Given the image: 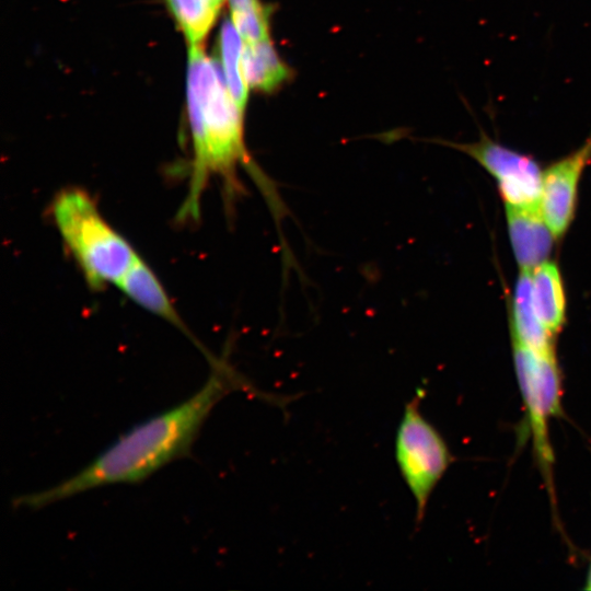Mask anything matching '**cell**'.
<instances>
[{
    "label": "cell",
    "instance_id": "obj_1",
    "mask_svg": "<svg viewBox=\"0 0 591 591\" xmlns=\"http://www.w3.org/2000/svg\"><path fill=\"white\" fill-rule=\"evenodd\" d=\"M211 368L204 385L187 399L131 427L76 474L15 497L13 506L37 510L102 486L142 482L190 453L211 410L232 391H245L280 407L288 403V396L282 399L255 389L225 361L218 359Z\"/></svg>",
    "mask_w": 591,
    "mask_h": 591
},
{
    "label": "cell",
    "instance_id": "obj_2",
    "mask_svg": "<svg viewBox=\"0 0 591 591\" xmlns=\"http://www.w3.org/2000/svg\"><path fill=\"white\" fill-rule=\"evenodd\" d=\"M187 113L193 139L188 192L178 220H197L202 193L211 176L222 181L229 208L243 192L237 167L246 169L263 194L277 225L288 211L274 182L250 158L243 136V112L232 97L220 63L200 45L189 46Z\"/></svg>",
    "mask_w": 591,
    "mask_h": 591
},
{
    "label": "cell",
    "instance_id": "obj_3",
    "mask_svg": "<svg viewBox=\"0 0 591 591\" xmlns=\"http://www.w3.org/2000/svg\"><path fill=\"white\" fill-rule=\"evenodd\" d=\"M54 223L88 286L101 290L117 285L140 257L102 216L88 192L70 187L51 205Z\"/></svg>",
    "mask_w": 591,
    "mask_h": 591
},
{
    "label": "cell",
    "instance_id": "obj_4",
    "mask_svg": "<svg viewBox=\"0 0 591 591\" xmlns=\"http://www.w3.org/2000/svg\"><path fill=\"white\" fill-rule=\"evenodd\" d=\"M422 395L417 393L404 406L395 436V460L416 503L419 525L432 491L454 457L439 430L420 410Z\"/></svg>",
    "mask_w": 591,
    "mask_h": 591
},
{
    "label": "cell",
    "instance_id": "obj_5",
    "mask_svg": "<svg viewBox=\"0 0 591 591\" xmlns=\"http://www.w3.org/2000/svg\"><path fill=\"white\" fill-rule=\"evenodd\" d=\"M515 374L532 429L534 451L551 478L553 451L548 420L561 410V378L556 356L535 352L512 341Z\"/></svg>",
    "mask_w": 591,
    "mask_h": 591
},
{
    "label": "cell",
    "instance_id": "obj_6",
    "mask_svg": "<svg viewBox=\"0 0 591 591\" xmlns=\"http://www.w3.org/2000/svg\"><path fill=\"white\" fill-rule=\"evenodd\" d=\"M445 143L470 155L497 181L506 207H540L543 171L532 157L508 148L485 134L475 142Z\"/></svg>",
    "mask_w": 591,
    "mask_h": 591
},
{
    "label": "cell",
    "instance_id": "obj_7",
    "mask_svg": "<svg viewBox=\"0 0 591 591\" xmlns=\"http://www.w3.org/2000/svg\"><path fill=\"white\" fill-rule=\"evenodd\" d=\"M591 160V134L573 152L543 171L541 211L556 239L568 230L577 206L578 186Z\"/></svg>",
    "mask_w": 591,
    "mask_h": 591
},
{
    "label": "cell",
    "instance_id": "obj_8",
    "mask_svg": "<svg viewBox=\"0 0 591 591\" xmlns=\"http://www.w3.org/2000/svg\"><path fill=\"white\" fill-rule=\"evenodd\" d=\"M508 232L521 270L532 271L548 260L556 236L545 221L541 207L518 209L506 207Z\"/></svg>",
    "mask_w": 591,
    "mask_h": 591
},
{
    "label": "cell",
    "instance_id": "obj_9",
    "mask_svg": "<svg viewBox=\"0 0 591 591\" xmlns=\"http://www.w3.org/2000/svg\"><path fill=\"white\" fill-rule=\"evenodd\" d=\"M510 331L515 341L535 352L556 356L554 336L538 317L531 291V271L521 270L511 304Z\"/></svg>",
    "mask_w": 591,
    "mask_h": 591
},
{
    "label": "cell",
    "instance_id": "obj_10",
    "mask_svg": "<svg viewBox=\"0 0 591 591\" xmlns=\"http://www.w3.org/2000/svg\"><path fill=\"white\" fill-rule=\"evenodd\" d=\"M116 287L144 310L169 321L190 336L162 283L141 257L130 267Z\"/></svg>",
    "mask_w": 591,
    "mask_h": 591
},
{
    "label": "cell",
    "instance_id": "obj_11",
    "mask_svg": "<svg viewBox=\"0 0 591 591\" xmlns=\"http://www.w3.org/2000/svg\"><path fill=\"white\" fill-rule=\"evenodd\" d=\"M531 291L535 311L554 336L566 318V296L556 263L546 260L531 271Z\"/></svg>",
    "mask_w": 591,
    "mask_h": 591
},
{
    "label": "cell",
    "instance_id": "obj_12",
    "mask_svg": "<svg viewBox=\"0 0 591 591\" xmlns=\"http://www.w3.org/2000/svg\"><path fill=\"white\" fill-rule=\"evenodd\" d=\"M244 74L248 88L271 92L289 78V69L280 60L269 38L245 43Z\"/></svg>",
    "mask_w": 591,
    "mask_h": 591
},
{
    "label": "cell",
    "instance_id": "obj_13",
    "mask_svg": "<svg viewBox=\"0 0 591 591\" xmlns=\"http://www.w3.org/2000/svg\"><path fill=\"white\" fill-rule=\"evenodd\" d=\"M245 42L231 19L224 20L218 39L220 66L227 86L239 108L244 113L248 85L244 74L243 55Z\"/></svg>",
    "mask_w": 591,
    "mask_h": 591
},
{
    "label": "cell",
    "instance_id": "obj_14",
    "mask_svg": "<svg viewBox=\"0 0 591 591\" xmlns=\"http://www.w3.org/2000/svg\"><path fill=\"white\" fill-rule=\"evenodd\" d=\"M189 46L200 45L217 20L221 4L215 0H166Z\"/></svg>",
    "mask_w": 591,
    "mask_h": 591
},
{
    "label": "cell",
    "instance_id": "obj_15",
    "mask_svg": "<svg viewBox=\"0 0 591 591\" xmlns=\"http://www.w3.org/2000/svg\"><path fill=\"white\" fill-rule=\"evenodd\" d=\"M231 21L245 43L269 38L268 12L258 0H229Z\"/></svg>",
    "mask_w": 591,
    "mask_h": 591
},
{
    "label": "cell",
    "instance_id": "obj_16",
    "mask_svg": "<svg viewBox=\"0 0 591 591\" xmlns=\"http://www.w3.org/2000/svg\"><path fill=\"white\" fill-rule=\"evenodd\" d=\"M584 589L591 590V561H590V566H589V569H588V575H587Z\"/></svg>",
    "mask_w": 591,
    "mask_h": 591
},
{
    "label": "cell",
    "instance_id": "obj_17",
    "mask_svg": "<svg viewBox=\"0 0 591 591\" xmlns=\"http://www.w3.org/2000/svg\"><path fill=\"white\" fill-rule=\"evenodd\" d=\"M215 1L218 2L219 4H222V2H223L224 0H215Z\"/></svg>",
    "mask_w": 591,
    "mask_h": 591
}]
</instances>
